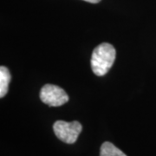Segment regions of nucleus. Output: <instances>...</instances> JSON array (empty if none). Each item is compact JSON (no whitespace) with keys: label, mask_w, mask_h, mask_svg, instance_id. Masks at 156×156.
<instances>
[{"label":"nucleus","mask_w":156,"mask_h":156,"mask_svg":"<svg viewBox=\"0 0 156 156\" xmlns=\"http://www.w3.org/2000/svg\"><path fill=\"white\" fill-rule=\"evenodd\" d=\"M116 56L114 46L108 43H102L95 47L91 56V68L97 76H103L113 66Z\"/></svg>","instance_id":"1"},{"label":"nucleus","mask_w":156,"mask_h":156,"mask_svg":"<svg viewBox=\"0 0 156 156\" xmlns=\"http://www.w3.org/2000/svg\"><path fill=\"white\" fill-rule=\"evenodd\" d=\"M53 130L56 136L62 142L73 144L76 141L79 134L83 130L82 124L74 121L67 122L65 121H56L53 125Z\"/></svg>","instance_id":"2"},{"label":"nucleus","mask_w":156,"mask_h":156,"mask_svg":"<svg viewBox=\"0 0 156 156\" xmlns=\"http://www.w3.org/2000/svg\"><path fill=\"white\" fill-rule=\"evenodd\" d=\"M41 101L50 107H59L69 101V95L61 87L45 84L40 91Z\"/></svg>","instance_id":"3"},{"label":"nucleus","mask_w":156,"mask_h":156,"mask_svg":"<svg viewBox=\"0 0 156 156\" xmlns=\"http://www.w3.org/2000/svg\"><path fill=\"white\" fill-rule=\"evenodd\" d=\"M11 73L5 66L0 67V97L3 98L8 92L9 84L11 82Z\"/></svg>","instance_id":"4"},{"label":"nucleus","mask_w":156,"mask_h":156,"mask_svg":"<svg viewBox=\"0 0 156 156\" xmlns=\"http://www.w3.org/2000/svg\"><path fill=\"white\" fill-rule=\"evenodd\" d=\"M100 156H128L122 151L109 141H105L101 146Z\"/></svg>","instance_id":"5"},{"label":"nucleus","mask_w":156,"mask_h":156,"mask_svg":"<svg viewBox=\"0 0 156 156\" xmlns=\"http://www.w3.org/2000/svg\"><path fill=\"white\" fill-rule=\"evenodd\" d=\"M83 1L89 2V3H91V4H97V3L101 2V0H83Z\"/></svg>","instance_id":"6"}]
</instances>
